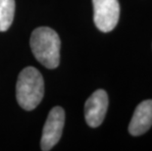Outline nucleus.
I'll use <instances>...</instances> for the list:
<instances>
[{"mask_svg": "<svg viewBox=\"0 0 152 151\" xmlns=\"http://www.w3.org/2000/svg\"><path fill=\"white\" fill-rule=\"evenodd\" d=\"M95 26L103 33L114 30L120 17L118 0H92Z\"/></svg>", "mask_w": 152, "mask_h": 151, "instance_id": "obj_4", "label": "nucleus"}, {"mask_svg": "<svg viewBox=\"0 0 152 151\" xmlns=\"http://www.w3.org/2000/svg\"><path fill=\"white\" fill-rule=\"evenodd\" d=\"M108 108V95L105 90L98 89L92 93L85 104V117L87 125L97 128L102 124Z\"/></svg>", "mask_w": 152, "mask_h": 151, "instance_id": "obj_5", "label": "nucleus"}, {"mask_svg": "<svg viewBox=\"0 0 152 151\" xmlns=\"http://www.w3.org/2000/svg\"><path fill=\"white\" fill-rule=\"evenodd\" d=\"M152 127V100L141 102L135 109L129 126L132 136H137L145 133Z\"/></svg>", "mask_w": 152, "mask_h": 151, "instance_id": "obj_6", "label": "nucleus"}, {"mask_svg": "<svg viewBox=\"0 0 152 151\" xmlns=\"http://www.w3.org/2000/svg\"><path fill=\"white\" fill-rule=\"evenodd\" d=\"M65 123V112L62 107L56 106L52 108L45 121L40 146L41 150L48 151L52 149L59 141Z\"/></svg>", "mask_w": 152, "mask_h": 151, "instance_id": "obj_3", "label": "nucleus"}, {"mask_svg": "<svg viewBox=\"0 0 152 151\" xmlns=\"http://www.w3.org/2000/svg\"><path fill=\"white\" fill-rule=\"evenodd\" d=\"M44 95V82L40 72L34 67L23 69L18 77L16 96L19 105L28 111L34 110Z\"/></svg>", "mask_w": 152, "mask_h": 151, "instance_id": "obj_2", "label": "nucleus"}, {"mask_svg": "<svg viewBox=\"0 0 152 151\" xmlns=\"http://www.w3.org/2000/svg\"><path fill=\"white\" fill-rule=\"evenodd\" d=\"M15 15V0H0V31H7Z\"/></svg>", "mask_w": 152, "mask_h": 151, "instance_id": "obj_7", "label": "nucleus"}, {"mask_svg": "<svg viewBox=\"0 0 152 151\" xmlns=\"http://www.w3.org/2000/svg\"><path fill=\"white\" fill-rule=\"evenodd\" d=\"M30 44L38 62L48 69L57 68L60 63L61 41L56 31L47 27L35 28L31 35Z\"/></svg>", "mask_w": 152, "mask_h": 151, "instance_id": "obj_1", "label": "nucleus"}]
</instances>
